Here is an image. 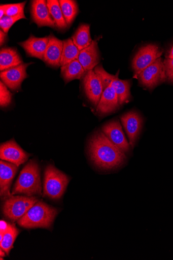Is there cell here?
Wrapping results in <instances>:
<instances>
[{"label":"cell","mask_w":173,"mask_h":260,"mask_svg":"<svg viewBox=\"0 0 173 260\" xmlns=\"http://www.w3.org/2000/svg\"><path fill=\"white\" fill-rule=\"evenodd\" d=\"M8 40V34L5 33L3 30H0V45L2 46Z\"/></svg>","instance_id":"obj_31"},{"label":"cell","mask_w":173,"mask_h":260,"mask_svg":"<svg viewBox=\"0 0 173 260\" xmlns=\"http://www.w3.org/2000/svg\"><path fill=\"white\" fill-rule=\"evenodd\" d=\"M78 60L86 73L98 65L100 61V55L96 40H93L88 47L80 51Z\"/></svg>","instance_id":"obj_18"},{"label":"cell","mask_w":173,"mask_h":260,"mask_svg":"<svg viewBox=\"0 0 173 260\" xmlns=\"http://www.w3.org/2000/svg\"><path fill=\"white\" fill-rule=\"evenodd\" d=\"M18 170V167L14 164L2 159L0 161V195L2 198H9L13 196L10 188Z\"/></svg>","instance_id":"obj_14"},{"label":"cell","mask_w":173,"mask_h":260,"mask_svg":"<svg viewBox=\"0 0 173 260\" xmlns=\"http://www.w3.org/2000/svg\"><path fill=\"white\" fill-rule=\"evenodd\" d=\"M26 2L18 4H8L6 16L14 17L24 14V9Z\"/></svg>","instance_id":"obj_29"},{"label":"cell","mask_w":173,"mask_h":260,"mask_svg":"<svg viewBox=\"0 0 173 260\" xmlns=\"http://www.w3.org/2000/svg\"><path fill=\"white\" fill-rule=\"evenodd\" d=\"M5 252H6L4 251L2 248L0 249V256H1V257L6 256Z\"/></svg>","instance_id":"obj_34"},{"label":"cell","mask_w":173,"mask_h":260,"mask_svg":"<svg viewBox=\"0 0 173 260\" xmlns=\"http://www.w3.org/2000/svg\"><path fill=\"white\" fill-rule=\"evenodd\" d=\"M23 63L20 55L15 48L5 47L0 51L1 72Z\"/></svg>","instance_id":"obj_19"},{"label":"cell","mask_w":173,"mask_h":260,"mask_svg":"<svg viewBox=\"0 0 173 260\" xmlns=\"http://www.w3.org/2000/svg\"><path fill=\"white\" fill-rule=\"evenodd\" d=\"M30 13L32 20L39 27L56 28L55 23L49 12L45 0H33L31 3Z\"/></svg>","instance_id":"obj_13"},{"label":"cell","mask_w":173,"mask_h":260,"mask_svg":"<svg viewBox=\"0 0 173 260\" xmlns=\"http://www.w3.org/2000/svg\"><path fill=\"white\" fill-rule=\"evenodd\" d=\"M83 86L87 98L96 108L104 89L101 80L93 70L86 73L83 80Z\"/></svg>","instance_id":"obj_10"},{"label":"cell","mask_w":173,"mask_h":260,"mask_svg":"<svg viewBox=\"0 0 173 260\" xmlns=\"http://www.w3.org/2000/svg\"><path fill=\"white\" fill-rule=\"evenodd\" d=\"M47 5L55 23L56 28L60 30L66 29L68 26L61 11L59 1L48 0Z\"/></svg>","instance_id":"obj_24"},{"label":"cell","mask_w":173,"mask_h":260,"mask_svg":"<svg viewBox=\"0 0 173 260\" xmlns=\"http://www.w3.org/2000/svg\"><path fill=\"white\" fill-rule=\"evenodd\" d=\"M70 177L49 164L44 171L43 196L53 200L60 199L64 193L70 182Z\"/></svg>","instance_id":"obj_4"},{"label":"cell","mask_w":173,"mask_h":260,"mask_svg":"<svg viewBox=\"0 0 173 260\" xmlns=\"http://www.w3.org/2000/svg\"><path fill=\"white\" fill-rule=\"evenodd\" d=\"M167 59H173V45L166 56Z\"/></svg>","instance_id":"obj_33"},{"label":"cell","mask_w":173,"mask_h":260,"mask_svg":"<svg viewBox=\"0 0 173 260\" xmlns=\"http://www.w3.org/2000/svg\"><path fill=\"white\" fill-rule=\"evenodd\" d=\"M106 136L123 153H128L131 146L123 133L122 126L117 120L111 121L102 127Z\"/></svg>","instance_id":"obj_12"},{"label":"cell","mask_w":173,"mask_h":260,"mask_svg":"<svg viewBox=\"0 0 173 260\" xmlns=\"http://www.w3.org/2000/svg\"><path fill=\"white\" fill-rule=\"evenodd\" d=\"M32 62L22 63L1 72L2 81L11 90L16 91L21 88L23 81L28 78L27 69Z\"/></svg>","instance_id":"obj_9"},{"label":"cell","mask_w":173,"mask_h":260,"mask_svg":"<svg viewBox=\"0 0 173 260\" xmlns=\"http://www.w3.org/2000/svg\"><path fill=\"white\" fill-rule=\"evenodd\" d=\"M117 94L110 85L103 92L99 103L96 107V112L101 116L107 115L116 111L119 107Z\"/></svg>","instance_id":"obj_17"},{"label":"cell","mask_w":173,"mask_h":260,"mask_svg":"<svg viewBox=\"0 0 173 260\" xmlns=\"http://www.w3.org/2000/svg\"><path fill=\"white\" fill-rule=\"evenodd\" d=\"M41 170L38 162L30 160L21 171L13 188L12 194L27 197L42 195Z\"/></svg>","instance_id":"obj_2"},{"label":"cell","mask_w":173,"mask_h":260,"mask_svg":"<svg viewBox=\"0 0 173 260\" xmlns=\"http://www.w3.org/2000/svg\"><path fill=\"white\" fill-rule=\"evenodd\" d=\"M49 42L43 61L48 66L54 68L60 66L63 50V41L56 38L54 35L48 36Z\"/></svg>","instance_id":"obj_16"},{"label":"cell","mask_w":173,"mask_h":260,"mask_svg":"<svg viewBox=\"0 0 173 260\" xmlns=\"http://www.w3.org/2000/svg\"><path fill=\"white\" fill-rule=\"evenodd\" d=\"M137 79L142 86L152 89L167 79L164 62L160 57L144 69Z\"/></svg>","instance_id":"obj_7"},{"label":"cell","mask_w":173,"mask_h":260,"mask_svg":"<svg viewBox=\"0 0 173 260\" xmlns=\"http://www.w3.org/2000/svg\"><path fill=\"white\" fill-rule=\"evenodd\" d=\"M120 120L128 136L129 144L133 148L142 129V117L139 113L132 111L122 115Z\"/></svg>","instance_id":"obj_11"},{"label":"cell","mask_w":173,"mask_h":260,"mask_svg":"<svg viewBox=\"0 0 173 260\" xmlns=\"http://www.w3.org/2000/svg\"><path fill=\"white\" fill-rule=\"evenodd\" d=\"M30 154L24 151L14 139L2 143L0 146V158L19 167L25 163Z\"/></svg>","instance_id":"obj_8"},{"label":"cell","mask_w":173,"mask_h":260,"mask_svg":"<svg viewBox=\"0 0 173 260\" xmlns=\"http://www.w3.org/2000/svg\"><path fill=\"white\" fill-rule=\"evenodd\" d=\"M38 201L34 197L13 196L6 200L3 206L4 215L15 222L25 215L27 211Z\"/></svg>","instance_id":"obj_5"},{"label":"cell","mask_w":173,"mask_h":260,"mask_svg":"<svg viewBox=\"0 0 173 260\" xmlns=\"http://www.w3.org/2000/svg\"><path fill=\"white\" fill-rule=\"evenodd\" d=\"M131 84L130 81L119 79L118 74L116 76H114L110 85L113 87L117 94L120 105L128 102L131 98L130 93Z\"/></svg>","instance_id":"obj_21"},{"label":"cell","mask_w":173,"mask_h":260,"mask_svg":"<svg viewBox=\"0 0 173 260\" xmlns=\"http://www.w3.org/2000/svg\"><path fill=\"white\" fill-rule=\"evenodd\" d=\"M88 154L95 166L105 171L118 168L127 159L125 153L101 131H96L91 137L88 143Z\"/></svg>","instance_id":"obj_1"},{"label":"cell","mask_w":173,"mask_h":260,"mask_svg":"<svg viewBox=\"0 0 173 260\" xmlns=\"http://www.w3.org/2000/svg\"><path fill=\"white\" fill-rule=\"evenodd\" d=\"M62 53L60 61V66H65L68 63L78 59L80 51L71 38L63 40Z\"/></svg>","instance_id":"obj_23"},{"label":"cell","mask_w":173,"mask_h":260,"mask_svg":"<svg viewBox=\"0 0 173 260\" xmlns=\"http://www.w3.org/2000/svg\"><path fill=\"white\" fill-rule=\"evenodd\" d=\"M57 214L56 208L42 201L38 202L18 220V224L26 229H49L52 226Z\"/></svg>","instance_id":"obj_3"},{"label":"cell","mask_w":173,"mask_h":260,"mask_svg":"<svg viewBox=\"0 0 173 260\" xmlns=\"http://www.w3.org/2000/svg\"><path fill=\"white\" fill-rule=\"evenodd\" d=\"M71 39L80 51L86 48L93 41L90 36V25L82 23Z\"/></svg>","instance_id":"obj_22"},{"label":"cell","mask_w":173,"mask_h":260,"mask_svg":"<svg viewBox=\"0 0 173 260\" xmlns=\"http://www.w3.org/2000/svg\"><path fill=\"white\" fill-rule=\"evenodd\" d=\"M49 42L48 37L37 38L31 35L26 41L19 43L28 56L43 60Z\"/></svg>","instance_id":"obj_15"},{"label":"cell","mask_w":173,"mask_h":260,"mask_svg":"<svg viewBox=\"0 0 173 260\" xmlns=\"http://www.w3.org/2000/svg\"><path fill=\"white\" fill-rule=\"evenodd\" d=\"M163 62L167 79L173 83V59L166 58Z\"/></svg>","instance_id":"obj_30"},{"label":"cell","mask_w":173,"mask_h":260,"mask_svg":"<svg viewBox=\"0 0 173 260\" xmlns=\"http://www.w3.org/2000/svg\"><path fill=\"white\" fill-rule=\"evenodd\" d=\"M162 54V52L156 44H148L141 47L132 62L134 78H137L143 71L160 58Z\"/></svg>","instance_id":"obj_6"},{"label":"cell","mask_w":173,"mask_h":260,"mask_svg":"<svg viewBox=\"0 0 173 260\" xmlns=\"http://www.w3.org/2000/svg\"><path fill=\"white\" fill-rule=\"evenodd\" d=\"M22 19H26L25 15H20L14 17L5 16L0 19V27H1V29L5 33L8 34L9 31L14 23Z\"/></svg>","instance_id":"obj_27"},{"label":"cell","mask_w":173,"mask_h":260,"mask_svg":"<svg viewBox=\"0 0 173 260\" xmlns=\"http://www.w3.org/2000/svg\"><path fill=\"white\" fill-rule=\"evenodd\" d=\"M19 233V230L14 225L9 224L5 232L3 241L0 242V247L9 255L13 247V244Z\"/></svg>","instance_id":"obj_26"},{"label":"cell","mask_w":173,"mask_h":260,"mask_svg":"<svg viewBox=\"0 0 173 260\" xmlns=\"http://www.w3.org/2000/svg\"><path fill=\"white\" fill-rule=\"evenodd\" d=\"M59 2L65 21L69 27L79 12L77 3L73 0H60Z\"/></svg>","instance_id":"obj_25"},{"label":"cell","mask_w":173,"mask_h":260,"mask_svg":"<svg viewBox=\"0 0 173 260\" xmlns=\"http://www.w3.org/2000/svg\"><path fill=\"white\" fill-rule=\"evenodd\" d=\"M7 5H2L0 6V19L6 16Z\"/></svg>","instance_id":"obj_32"},{"label":"cell","mask_w":173,"mask_h":260,"mask_svg":"<svg viewBox=\"0 0 173 260\" xmlns=\"http://www.w3.org/2000/svg\"><path fill=\"white\" fill-rule=\"evenodd\" d=\"M12 101V94L8 87L1 81L0 82V106L5 108L9 106Z\"/></svg>","instance_id":"obj_28"},{"label":"cell","mask_w":173,"mask_h":260,"mask_svg":"<svg viewBox=\"0 0 173 260\" xmlns=\"http://www.w3.org/2000/svg\"><path fill=\"white\" fill-rule=\"evenodd\" d=\"M86 72L78 59L74 60L61 68V75L65 83L81 79Z\"/></svg>","instance_id":"obj_20"}]
</instances>
